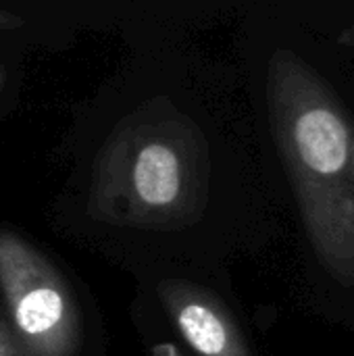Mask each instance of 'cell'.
<instances>
[{"mask_svg": "<svg viewBox=\"0 0 354 356\" xmlns=\"http://www.w3.org/2000/svg\"><path fill=\"white\" fill-rule=\"evenodd\" d=\"M0 294L6 323L27 356H77L83 327L61 271L19 234L0 229Z\"/></svg>", "mask_w": 354, "mask_h": 356, "instance_id": "cell-3", "label": "cell"}, {"mask_svg": "<svg viewBox=\"0 0 354 356\" xmlns=\"http://www.w3.org/2000/svg\"><path fill=\"white\" fill-rule=\"evenodd\" d=\"M211 156L202 129L171 100L154 98L127 115L94 165L92 217L140 229H182L209 200Z\"/></svg>", "mask_w": 354, "mask_h": 356, "instance_id": "cell-2", "label": "cell"}, {"mask_svg": "<svg viewBox=\"0 0 354 356\" xmlns=\"http://www.w3.org/2000/svg\"><path fill=\"white\" fill-rule=\"evenodd\" d=\"M273 136L307 238L321 267L354 288V119L332 86L296 52L269 60Z\"/></svg>", "mask_w": 354, "mask_h": 356, "instance_id": "cell-1", "label": "cell"}, {"mask_svg": "<svg viewBox=\"0 0 354 356\" xmlns=\"http://www.w3.org/2000/svg\"><path fill=\"white\" fill-rule=\"evenodd\" d=\"M4 79H6V71H4V67L0 65V90H2V86H4Z\"/></svg>", "mask_w": 354, "mask_h": 356, "instance_id": "cell-7", "label": "cell"}, {"mask_svg": "<svg viewBox=\"0 0 354 356\" xmlns=\"http://www.w3.org/2000/svg\"><path fill=\"white\" fill-rule=\"evenodd\" d=\"M0 356H27L15 334L10 332L8 323L0 319Z\"/></svg>", "mask_w": 354, "mask_h": 356, "instance_id": "cell-5", "label": "cell"}, {"mask_svg": "<svg viewBox=\"0 0 354 356\" xmlns=\"http://www.w3.org/2000/svg\"><path fill=\"white\" fill-rule=\"evenodd\" d=\"M159 298L198 356H250L242 330L213 292L190 282L169 280L159 286Z\"/></svg>", "mask_w": 354, "mask_h": 356, "instance_id": "cell-4", "label": "cell"}, {"mask_svg": "<svg viewBox=\"0 0 354 356\" xmlns=\"http://www.w3.org/2000/svg\"><path fill=\"white\" fill-rule=\"evenodd\" d=\"M23 23H25V21H23L21 15L10 13V10H2V8H0V29H17V27H21Z\"/></svg>", "mask_w": 354, "mask_h": 356, "instance_id": "cell-6", "label": "cell"}]
</instances>
